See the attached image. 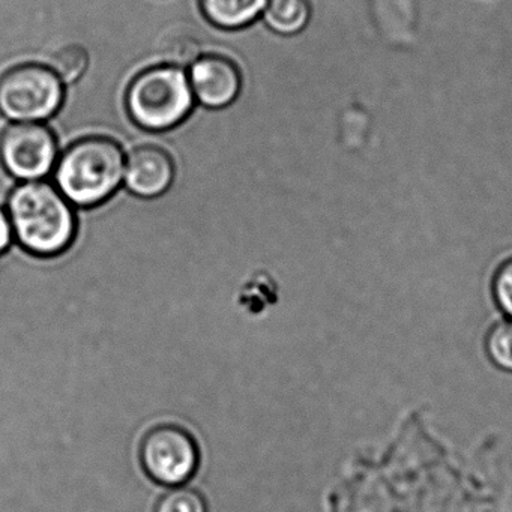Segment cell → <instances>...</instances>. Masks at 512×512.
I'll return each instance as SVG.
<instances>
[{
	"instance_id": "cell-1",
	"label": "cell",
	"mask_w": 512,
	"mask_h": 512,
	"mask_svg": "<svg viewBox=\"0 0 512 512\" xmlns=\"http://www.w3.org/2000/svg\"><path fill=\"white\" fill-rule=\"evenodd\" d=\"M16 244L40 259H55L73 247L79 232L74 206L46 181L20 182L7 199Z\"/></svg>"
},
{
	"instance_id": "cell-2",
	"label": "cell",
	"mask_w": 512,
	"mask_h": 512,
	"mask_svg": "<svg viewBox=\"0 0 512 512\" xmlns=\"http://www.w3.org/2000/svg\"><path fill=\"white\" fill-rule=\"evenodd\" d=\"M124 149L110 137L89 136L68 146L55 167V185L77 208H97L124 184Z\"/></svg>"
},
{
	"instance_id": "cell-3",
	"label": "cell",
	"mask_w": 512,
	"mask_h": 512,
	"mask_svg": "<svg viewBox=\"0 0 512 512\" xmlns=\"http://www.w3.org/2000/svg\"><path fill=\"white\" fill-rule=\"evenodd\" d=\"M188 73L164 64L134 77L125 95V107L134 124L152 133L179 127L194 109Z\"/></svg>"
},
{
	"instance_id": "cell-4",
	"label": "cell",
	"mask_w": 512,
	"mask_h": 512,
	"mask_svg": "<svg viewBox=\"0 0 512 512\" xmlns=\"http://www.w3.org/2000/svg\"><path fill=\"white\" fill-rule=\"evenodd\" d=\"M64 98V83L46 65H17L0 76V115L8 121H47L61 110Z\"/></svg>"
},
{
	"instance_id": "cell-5",
	"label": "cell",
	"mask_w": 512,
	"mask_h": 512,
	"mask_svg": "<svg viewBox=\"0 0 512 512\" xmlns=\"http://www.w3.org/2000/svg\"><path fill=\"white\" fill-rule=\"evenodd\" d=\"M200 458L196 437L181 425H155L139 446L143 473L164 488L190 484L199 473Z\"/></svg>"
},
{
	"instance_id": "cell-6",
	"label": "cell",
	"mask_w": 512,
	"mask_h": 512,
	"mask_svg": "<svg viewBox=\"0 0 512 512\" xmlns=\"http://www.w3.org/2000/svg\"><path fill=\"white\" fill-rule=\"evenodd\" d=\"M58 160L55 134L43 122H11L0 133V164L17 181H43Z\"/></svg>"
},
{
	"instance_id": "cell-7",
	"label": "cell",
	"mask_w": 512,
	"mask_h": 512,
	"mask_svg": "<svg viewBox=\"0 0 512 512\" xmlns=\"http://www.w3.org/2000/svg\"><path fill=\"white\" fill-rule=\"evenodd\" d=\"M187 73L194 100L206 109H226L241 94V70L227 56H200Z\"/></svg>"
},
{
	"instance_id": "cell-8",
	"label": "cell",
	"mask_w": 512,
	"mask_h": 512,
	"mask_svg": "<svg viewBox=\"0 0 512 512\" xmlns=\"http://www.w3.org/2000/svg\"><path fill=\"white\" fill-rule=\"evenodd\" d=\"M175 176V160L160 146L142 145L127 155L124 184L140 199L163 196L172 187Z\"/></svg>"
},
{
	"instance_id": "cell-9",
	"label": "cell",
	"mask_w": 512,
	"mask_h": 512,
	"mask_svg": "<svg viewBox=\"0 0 512 512\" xmlns=\"http://www.w3.org/2000/svg\"><path fill=\"white\" fill-rule=\"evenodd\" d=\"M268 0H200L203 16L215 28L236 31L256 23Z\"/></svg>"
},
{
	"instance_id": "cell-10",
	"label": "cell",
	"mask_w": 512,
	"mask_h": 512,
	"mask_svg": "<svg viewBox=\"0 0 512 512\" xmlns=\"http://www.w3.org/2000/svg\"><path fill=\"white\" fill-rule=\"evenodd\" d=\"M311 14L310 0H268L262 19L274 34L293 37L307 28Z\"/></svg>"
},
{
	"instance_id": "cell-11",
	"label": "cell",
	"mask_w": 512,
	"mask_h": 512,
	"mask_svg": "<svg viewBox=\"0 0 512 512\" xmlns=\"http://www.w3.org/2000/svg\"><path fill=\"white\" fill-rule=\"evenodd\" d=\"M89 53L80 44H70L56 50L49 59V68L64 85L79 82L89 68Z\"/></svg>"
},
{
	"instance_id": "cell-12",
	"label": "cell",
	"mask_w": 512,
	"mask_h": 512,
	"mask_svg": "<svg viewBox=\"0 0 512 512\" xmlns=\"http://www.w3.org/2000/svg\"><path fill=\"white\" fill-rule=\"evenodd\" d=\"M485 353L491 364L512 373V320H502L488 329Z\"/></svg>"
},
{
	"instance_id": "cell-13",
	"label": "cell",
	"mask_w": 512,
	"mask_h": 512,
	"mask_svg": "<svg viewBox=\"0 0 512 512\" xmlns=\"http://www.w3.org/2000/svg\"><path fill=\"white\" fill-rule=\"evenodd\" d=\"M155 512H208V508L202 494L187 484L166 488Z\"/></svg>"
},
{
	"instance_id": "cell-14",
	"label": "cell",
	"mask_w": 512,
	"mask_h": 512,
	"mask_svg": "<svg viewBox=\"0 0 512 512\" xmlns=\"http://www.w3.org/2000/svg\"><path fill=\"white\" fill-rule=\"evenodd\" d=\"M491 295L503 316L512 320V257L500 263L494 272Z\"/></svg>"
},
{
	"instance_id": "cell-15",
	"label": "cell",
	"mask_w": 512,
	"mask_h": 512,
	"mask_svg": "<svg viewBox=\"0 0 512 512\" xmlns=\"http://www.w3.org/2000/svg\"><path fill=\"white\" fill-rule=\"evenodd\" d=\"M200 44L191 35L173 37L166 46L167 64L190 68L200 58Z\"/></svg>"
},
{
	"instance_id": "cell-16",
	"label": "cell",
	"mask_w": 512,
	"mask_h": 512,
	"mask_svg": "<svg viewBox=\"0 0 512 512\" xmlns=\"http://www.w3.org/2000/svg\"><path fill=\"white\" fill-rule=\"evenodd\" d=\"M14 244H16V236H14L13 224L8 217L7 209L0 208V256L10 251Z\"/></svg>"
}]
</instances>
